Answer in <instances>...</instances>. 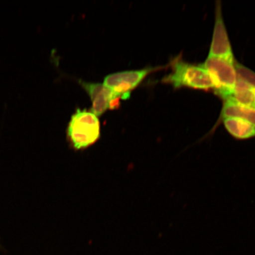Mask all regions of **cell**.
I'll return each instance as SVG.
<instances>
[{"label": "cell", "mask_w": 255, "mask_h": 255, "mask_svg": "<svg viewBox=\"0 0 255 255\" xmlns=\"http://www.w3.org/2000/svg\"><path fill=\"white\" fill-rule=\"evenodd\" d=\"M172 71L162 80L175 89L189 88L209 91L214 89L211 78L205 66L176 60L172 63Z\"/></svg>", "instance_id": "1"}, {"label": "cell", "mask_w": 255, "mask_h": 255, "mask_svg": "<svg viewBox=\"0 0 255 255\" xmlns=\"http://www.w3.org/2000/svg\"><path fill=\"white\" fill-rule=\"evenodd\" d=\"M98 117L91 111L78 109L71 117L68 136L73 148L82 149L93 145L100 136Z\"/></svg>", "instance_id": "2"}, {"label": "cell", "mask_w": 255, "mask_h": 255, "mask_svg": "<svg viewBox=\"0 0 255 255\" xmlns=\"http://www.w3.org/2000/svg\"><path fill=\"white\" fill-rule=\"evenodd\" d=\"M235 62L208 56L203 64L211 78L214 85L213 89L223 100L232 97L237 85V75Z\"/></svg>", "instance_id": "3"}, {"label": "cell", "mask_w": 255, "mask_h": 255, "mask_svg": "<svg viewBox=\"0 0 255 255\" xmlns=\"http://www.w3.org/2000/svg\"><path fill=\"white\" fill-rule=\"evenodd\" d=\"M156 69L147 68L136 71L114 73L105 77L103 84L117 97L124 100L129 97L130 91L138 87L149 73Z\"/></svg>", "instance_id": "4"}, {"label": "cell", "mask_w": 255, "mask_h": 255, "mask_svg": "<svg viewBox=\"0 0 255 255\" xmlns=\"http://www.w3.org/2000/svg\"><path fill=\"white\" fill-rule=\"evenodd\" d=\"M219 3H217L216 6L215 25L208 56L219 57L234 63L236 59L223 20L222 6Z\"/></svg>", "instance_id": "5"}, {"label": "cell", "mask_w": 255, "mask_h": 255, "mask_svg": "<svg viewBox=\"0 0 255 255\" xmlns=\"http://www.w3.org/2000/svg\"><path fill=\"white\" fill-rule=\"evenodd\" d=\"M80 84L90 97L92 106L91 111L97 117L109 109H114L119 105V98L105 87L103 84L80 81Z\"/></svg>", "instance_id": "6"}, {"label": "cell", "mask_w": 255, "mask_h": 255, "mask_svg": "<svg viewBox=\"0 0 255 255\" xmlns=\"http://www.w3.org/2000/svg\"><path fill=\"white\" fill-rule=\"evenodd\" d=\"M221 121L233 138L238 140L255 138V126L248 121L238 118H226Z\"/></svg>", "instance_id": "7"}, {"label": "cell", "mask_w": 255, "mask_h": 255, "mask_svg": "<svg viewBox=\"0 0 255 255\" xmlns=\"http://www.w3.org/2000/svg\"><path fill=\"white\" fill-rule=\"evenodd\" d=\"M226 118H238L246 120L255 126V108L245 106L228 99L223 103L220 120Z\"/></svg>", "instance_id": "8"}, {"label": "cell", "mask_w": 255, "mask_h": 255, "mask_svg": "<svg viewBox=\"0 0 255 255\" xmlns=\"http://www.w3.org/2000/svg\"><path fill=\"white\" fill-rule=\"evenodd\" d=\"M229 99L245 106L255 108V89L237 80L234 94Z\"/></svg>", "instance_id": "9"}, {"label": "cell", "mask_w": 255, "mask_h": 255, "mask_svg": "<svg viewBox=\"0 0 255 255\" xmlns=\"http://www.w3.org/2000/svg\"><path fill=\"white\" fill-rule=\"evenodd\" d=\"M235 68L238 81L244 82L251 88L255 89V72L237 61V60L235 62Z\"/></svg>", "instance_id": "10"}]
</instances>
